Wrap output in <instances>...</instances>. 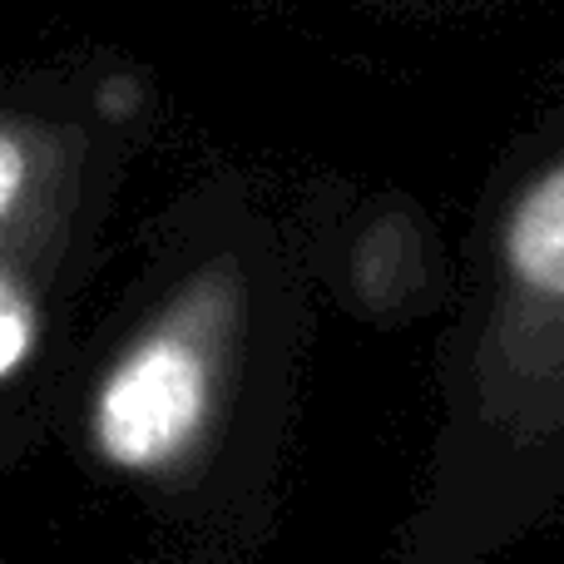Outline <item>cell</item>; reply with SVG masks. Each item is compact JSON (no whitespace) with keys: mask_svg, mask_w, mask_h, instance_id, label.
I'll use <instances>...</instances> for the list:
<instances>
[{"mask_svg":"<svg viewBox=\"0 0 564 564\" xmlns=\"http://www.w3.org/2000/svg\"><path fill=\"white\" fill-rule=\"evenodd\" d=\"M208 391L214 377L198 332L169 322L134 341L105 377L95 397V446L119 470H164L198 436Z\"/></svg>","mask_w":564,"mask_h":564,"instance_id":"6da1fadb","label":"cell"},{"mask_svg":"<svg viewBox=\"0 0 564 564\" xmlns=\"http://www.w3.org/2000/svg\"><path fill=\"white\" fill-rule=\"evenodd\" d=\"M40 174V144L25 124L0 119V228L20 214ZM40 347V307L15 268L0 258V381L20 377Z\"/></svg>","mask_w":564,"mask_h":564,"instance_id":"7a4b0ae2","label":"cell"},{"mask_svg":"<svg viewBox=\"0 0 564 564\" xmlns=\"http://www.w3.org/2000/svg\"><path fill=\"white\" fill-rule=\"evenodd\" d=\"M506 253L525 288L545 292V297H564V169L540 178L520 198L506 234Z\"/></svg>","mask_w":564,"mask_h":564,"instance_id":"3957f363","label":"cell"}]
</instances>
